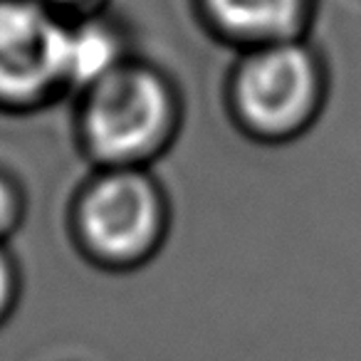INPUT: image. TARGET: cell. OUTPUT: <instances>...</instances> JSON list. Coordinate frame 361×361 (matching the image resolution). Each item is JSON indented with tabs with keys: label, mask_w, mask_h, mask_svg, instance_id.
<instances>
[{
	"label": "cell",
	"mask_w": 361,
	"mask_h": 361,
	"mask_svg": "<svg viewBox=\"0 0 361 361\" xmlns=\"http://www.w3.org/2000/svg\"><path fill=\"white\" fill-rule=\"evenodd\" d=\"M176 104L159 75L116 67L90 87L85 134L97 156L129 166L161 151L173 131Z\"/></svg>",
	"instance_id": "cell-1"
},
{
	"label": "cell",
	"mask_w": 361,
	"mask_h": 361,
	"mask_svg": "<svg viewBox=\"0 0 361 361\" xmlns=\"http://www.w3.org/2000/svg\"><path fill=\"white\" fill-rule=\"evenodd\" d=\"M77 233L87 257L106 270H136L159 252L166 206L159 188L134 169L97 180L80 203Z\"/></svg>",
	"instance_id": "cell-2"
},
{
	"label": "cell",
	"mask_w": 361,
	"mask_h": 361,
	"mask_svg": "<svg viewBox=\"0 0 361 361\" xmlns=\"http://www.w3.org/2000/svg\"><path fill=\"white\" fill-rule=\"evenodd\" d=\"M233 97L240 119L255 134L270 139L290 136L319 106V65L295 40L260 45L238 70Z\"/></svg>",
	"instance_id": "cell-3"
},
{
	"label": "cell",
	"mask_w": 361,
	"mask_h": 361,
	"mask_svg": "<svg viewBox=\"0 0 361 361\" xmlns=\"http://www.w3.org/2000/svg\"><path fill=\"white\" fill-rule=\"evenodd\" d=\"M67 27L35 3H0V97L27 102L65 82Z\"/></svg>",
	"instance_id": "cell-4"
},
{
	"label": "cell",
	"mask_w": 361,
	"mask_h": 361,
	"mask_svg": "<svg viewBox=\"0 0 361 361\" xmlns=\"http://www.w3.org/2000/svg\"><path fill=\"white\" fill-rule=\"evenodd\" d=\"M206 11L231 37L255 45L295 40L307 0H206Z\"/></svg>",
	"instance_id": "cell-5"
},
{
	"label": "cell",
	"mask_w": 361,
	"mask_h": 361,
	"mask_svg": "<svg viewBox=\"0 0 361 361\" xmlns=\"http://www.w3.org/2000/svg\"><path fill=\"white\" fill-rule=\"evenodd\" d=\"M116 42L104 27L82 25L67 30L65 42V82L92 87L119 67Z\"/></svg>",
	"instance_id": "cell-6"
},
{
	"label": "cell",
	"mask_w": 361,
	"mask_h": 361,
	"mask_svg": "<svg viewBox=\"0 0 361 361\" xmlns=\"http://www.w3.org/2000/svg\"><path fill=\"white\" fill-rule=\"evenodd\" d=\"M20 292V275H18V265L3 247H0V324L8 319L13 312Z\"/></svg>",
	"instance_id": "cell-7"
},
{
	"label": "cell",
	"mask_w": 361,
	"mask_h": 361,
	"mask_svg": "<svg viewBox=\"0 0 361 361\" xmlns=\"http://www.w3.org/2000/svg\"><path fill=\"white\" fill-rule=\"evenodd\" d=\"M18 221V201L13 196L11 186L0 180V238L8 235Z\"/></svg>",
	"instance_id": "cell-8"
},
{
	"label": "cell",
	"mask_w": 361,
	"mask_h": 361,
	"mask_svg": "<svg viewBox=\"0 0 361 361\" xmlns=\"http://www.w3.org/2000/svg\"><path fill=\"white\" fill-rule=\"evenodd\" d=\"M55 3H62V6H72V8H85V6H90L92 0H55Z\"/></svg>",
	"instance_id": "cell-9"
}]
</instances>
